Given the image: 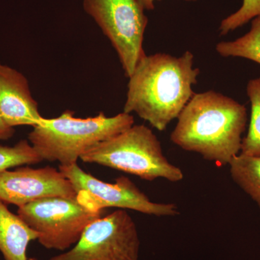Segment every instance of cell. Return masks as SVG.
I'll use <instances>...</instances> for the list:
<instances>
[{"label":"cell","instance_id":"obj_1","mask_svg":"<svg viewBox=\"0 0 260 260\" xmlns=\"http://www.w3.org/2000/svg\"><path fill=\"white\" fill-rule=\"evenodd\" d=\"M200 70L194 55L158 53L145 55L129 77L124 112H134L158 131H164L194 95Z\"/></svg>","mask_w":260,"mask_h":260},{"label":"cell","instance_id":"obj_2","mask_svg":"<svg viewBox=\"0 0 260 260\" xmlns=\"http://www.w3.org/2000/svg\"><path fill=\"white\" fill-rule=\"evenodd\" d=\"M171 140L219 166L241 152L247 122L245 106L213 90L194 93L177 118Z\"/></svg>","mask_w":260,"mask_h":260},{"label":"cell","instance_id":"obj_3","mask_svg":"<svg viewBox=\"0 0 260 260\" xmlns=\"http://www.w3.org/2000/svg\"><path fill=\"white\" fill-rule=\"evenodd\" d=\"M65 111L59 117L44 118L29 133V143L42 160L69 166L89 150L134 125V117L120 113L108 117L103 112L93 117L77 118Z\"/></svg>","mask_w":260,"mask_h":260},{"label":"cell","instance_id":"obj_4","mask_svg":"<svg viewBox=\"0 0 260 260\" xmlns=\"http://www.w3.org/2000/svg\"><path fill=\"white\" fill-rule=\"evenodd\" d=\"M133 174L143 180L162 178L172 182L184 179L180 168L169 161L156 135L145 125H133L99 143L80 158Z\"/></svg>","mask_w":260,"mask_h":260},{"label":"cell","instance_id":"obj_5","mask_svg":"<svg viewBox=\"0 0 260 260\" xmlns=\"http://www.w3.org/2000/svg\"><path fill=\"white\" fill-rule=\"evenodd\" d=\"M77 199L51 197L20 207L18 215L39 234L38 241L48 249L65 251L79 241L89 224L102 217Z\"/></svg>","mask_w":260,"mask_h":260},{"label":"cell","instance_id":"obj_6","mask_svg":"<svg viewBox=\"0 0 260 260\" xmlns=\"http://www.w3.org/2000/svg\"><path fill=\"white\" fill-rule=\"evenodd\" d=\"M85 13L112 43L127 78L145 55L148 18L139 0H83Z\"/></svg>","mask_w":260,"mask_h":260},{"label":"cell","instance_id":"obj_7","mask_svg":"<svg viewBox=\"0 0 260 260\" xmlns=\"http://www.w3.org/2000/svg\"><path fill=\"white\" fill-rule=\"evenodd\" d=\"M59 170L69 179L80 204L93 212L108 208L129 209L158 217L179 215L174 203H154L128 178L120 177L115 183L104 182L84 172L77 162L59 166Z\"/></svg>","mask_w":260,"mask_h":260},{"label":"cell","instance_id":"obj_8","mask_svg":"<svg viewBox=\"0 0 260 260\" xmlns=\"http://www.w3.org/2000/svg\"><path fill=\"white\" fill-rule=\"evenodd\" d=\"M140 246L134 220L119 209L93 220L74 247L49 260H138Z\"/></svg>","mask_w":260,"mask_h":260},{"label":"cell","instance_id":"obj_9","mask_svg":"<svg viewBox=\"0 0 260 260\" xmlns=\"http://www.w3.org/2000/svg\"><path fill=\"white\" fill-rule=\"evenodd\" d=\"M51 197L77 199L73 184L57 169L19 167L0 172V200L18 208Z\"/></svg>","mask_w":260,"mask_h":260},{"label":"cell","instance_id":"obj_10","mask_svg":"<svg viewBox=\"0 0 260 260\" xmlns=\"http://www.w3.org/2000/svg\"><path fill=\"white\" fill-rule=\"evenodd\" d=\"M0 114L10 126H35L42 122L39 106L28 80L18 70L0 62Z\"/></svg>","mask_w":260,"mask_h":260},{"label":"cell","instance_id":"obj_11","mask_svg":"<svg viewBox=\"0 0 260 260\" xmlns=\"http://www.w3.org/2000/svg\"><path fill=\"white\" fill-rule=\"evenodd\" d=\"M39 234L0 200V252L5 260H28L27 249Z\"/></svg>","mask_w":260,"mask_h":260},{"label":"cell","instance_id":"obj_12","mask_svg":"<svg viewBox=\"0 0 260 260\" xmlns=\"http://www.w3.org/2000/svg\"><path fill=\"white\" fill-rule=\"evenodd\" d=\"M233 181L254 200L260 208V155L239 153L229 164Z\"/></svg>","mask_w":260,"mask_h":260},{"label":"cell","instance_id":"obj_13","mask_svg":"<svg viewBox=\"0 0 260 260\" xmlns=\"http://www.w3.org/2000/svg\"><path fill=\"white\" fill-rule=\"evenodd\" d=\"M215 49L223 57L244 58L260 64V16L251 20L250 30L245 35L218 43Z\"/></svg>","mask_w":260,"mask_h":260},{"label":"cell","instance_id":"obj_14","mask_svg":"<svg viewBox=\"0 0 260 260\" xmlns=\"http://www.w3.org/2000/svg\"><path fill=\"white\" fill-rule=\"evenodd\" d=\"M246 92L251 103V118L247 134L243 138L241 154L260 155V78L250 80Z\"/></svg>","mask_w":260,"mask_h":260},{"label":"cell","instance_id":"obj_15","mask_svg":"<svg viewBox=\"0 0 260 260\" xmlns=\"http://www.w3.org/2000/svg\"><path fill=\"white\" fill-rule=\"evenodd\" d=\"M42 160L27 140H20L13 147L0 145V172L10 168L39 164Z\"/></svg>","mask_w":260,"mask_h":260},{"label":"cell","instance_id":"obj_16","mask_svg":"<svg viewBox=\"0 0 260 260\" xmlns=\"http://www.w3.org/2000/svg\"><path fill=\"white\" fill-rule=\"evenodd\" d=\"M258 16H260V0H243L237 11L222 20L219 26L220 35H227Z\"/></svg>","mask_w":260,"mask_h":260},{"label":"cell","instance_id":"obj_17","mask_svg":"<svg viewBox=\"0 0 260 260\" xmlns=\"http://www.w3.org/2000/svg\"><path fill=\"white\" fill-rule=\"evenodd\" d=\"M14 127L10 126L0 114V140H7L15 134Z\"/></svg>","mask_w":260,"mask_h":260},{"label":"cell","instance_id":"obj_18","mask_svg":"<svg viewBox=\"0 0 260 260\" xmlns=\"http://www.w3.org/2000/svg\"><path fill=\"white\" fill-rule=\"evenodd\" d=\"M160 0H139L145 10H153L155 8V3ZM187 1H197V0H187Z\"/></svg>","mask_w":260,"mask_h":260},{"label":"cell","instance_id":"obj_19","mask_svg":"<svg viewBox=\"0 0 260 260\" xmlns=\"http://www.w3.org/2000/svg\"><path fill=\"white\" fill-rule=\"evenodd\" d=\"M28 260H39V259H37V258L31 257V258H29Z\"/></svg>","mask_w":260,"mask_h":260}]
</instances>
